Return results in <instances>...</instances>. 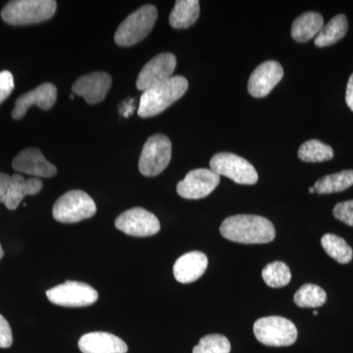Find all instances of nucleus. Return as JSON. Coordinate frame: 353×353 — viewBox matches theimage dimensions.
I'll return each mask as SVG.
<instances>
[{
  "instance_id": "28",
  "label": "nucleus",
  "mask_w": 353,
  "mask_h": 353,
  "mask_svg": "<svg viewBox=\"0 0 353 353\" xmlns=\"http://www.w3.org/2000/svg\"><path fill=\"white\" fill-rule=\"evenodd\" d=\"M231 343L222 334H208L199 341L192 353H230Z\"/></svg>"
},
{
  "instance_id": "1",
  "label": "nucleus",
  "mask_w": 353,
  "mask_h": 353,
  "mask_svg": "<svg viewBox=\"0 0 353 353\" xmlns=\"http://www.w3.org/2000/svg\"><path fill=\"white\" fill-rule=\"evenodd\" d=\"M220 233L227 240L245 245L268 243L276 236L270 220L257 215H234L223 221Z\"/></svg>"
},
{
  "instance_id": "31",
  "label": "nucleus",
  "mask_w": 353,
  "mask_h": 353,
  "mask_svg": "<svg viewBox=\"0 0 353 353\" xmlns=\"http://www.w3.org/2000/svg\"><path fill=\"white\" fill-rule=\"evenodd\" d=\"M13 334L10 325L6 318L0 314V347L8 348L12 345Z\"/></svg>"
},
{
  "instance_id": "4",
  "label": "nucleus",
  "mask_w": 353,
  "mask_h": 353,
  "mask_svg": "<svg viewBox=\"0 0 353 353\" xmlns=\"http://www.w3.org/2000/svg\"><path fill=\"white\" fill-rule=\"evenodd\" d=\"M157 16V7L152 4L141 6L123 21L115 32V43L120 46L139 43L152 31Z\"/></svg>"
},
{
  "instance_id": "6",
  "label": "nucleus",
  "mask_w": 353,
  "mask_h": 353,
  "mask_svg": "<svg viewBox=\"0 0 353 353\" xmlns=\"http://www.w3.org/2000/svg\"><path fill=\"white\" fill-rule=\"evenodd\" d=\"M97 212L94 199L83 190H70L55 202L52 214L58 222L73 224L92 217Z\"/></svg>"
},
{
  "instance_id": "16",
  "label": "nucleus",
  "mask_w": 353,
  "mask_h": 353,
  "mask_svg": "<svg viewBox=\"0 0 353 353\" xmlns=\"http://www.w3.org/2000/svg\"><path fill=\"white\" fill-rule=\"evenodd\" d=\"M14 170L38 178H51L57 175V169L44 158L39 148H30L21 152L14 158Z\"/></svg>"
},
{
  "instance_id": "18",
  "label": "nucleus",
  "mask_w": 353,
  "mask_h": 353,
  "mask_svg": "<svg viewBox=\"0 0 353 353\" xmlns=\"http://www.w3.org/2000/svg\"><path fill=\"white\" fill-rule=\"evenodd\" d=\"M83 353H127L128 345L115 334L94 332L83 334L79 341Z\"/></svg>"
},
{
  "instance_id": "30",
  "label": "nucleus",
  "mask_w": 353,
  "mask_h": 353,
  "mask_svg": "<svg viewBox=\"0 0 353 353\" xmlns=\"http://www.w3.org/2000/svg\"><path fill=\"white\" fill-rule=\"evenodd\" d=\"M14 87L15 85L12 74L9 71L0 72V104L11 94Z\"/></svg>"
},
{
  "instance_id": "13",
  "label": "nucleus",
  "mask_w": 353,
  "mask_h": 353,
  "mask_svg": "<svg viewBox=\"0 0 353 353\" xmlns=\"http://www.w3.org/2000/svg\"><path fill=\"white\" fill-rule=\"evenodd\" d=\"M283 77L284 69L279 62L274 60L264 62L250 75L248 85V92L256 99L266 97L281 82Z\"/></svg>"
},
{
  "instance_id": "17",
  "label": "nucleus",
  "mask_w": 353,
  "mask_h": 353,
  "mask_svg": "<svg viewBox=\"0 0 353 353\" xmlns=\"http://www.w3.org/2000/svg\"><path fill=\"white\" fill-rule=\"evenodd\" d=\"M208 259L201 252H190L182 255L174 264V277L179 283L190 284L203 275Z\"/></svg>"
},
{
  "instance_id": "3",
  "label": "nucleus",
  "mask_w": 353,
  "mask_h": 353,
  "mask_svg": "<svg viewBox=\"0 0 353 353\" xmlns=\"http://www.w3.org/2000/svg\"><path fill=\"white\" fill-rule=\"evenodd\" d=\"M53 0H14L1 11V18L9 25L38 24L50 19L57 12Z\"/></svg>"
},
{
  "instance_id": "7",
  "label": "nucleus",
  "mask_w": 353,
  "mask_h": 353,
  "mask_svg": "<svg viewBox=\"0 0 353 353\" xmlns=\"http://www.w3.org/2000/svg\"><path fill=\"white\" fill-rule=\"evenodd\" d=\"M170 139L164 134H154L146 141L139 161V170L145 176L159 175L171 161Z\"/></svg>"
},
{
  "instance_id": "35",
  "label": "nucleus",
  "mask_w": 353,
  "mask_h": 353,
  "mask_svg": "<svg viewBox=\"0 0 353 353\" xmlns=\"http://www.w3.org/2000/svg\"><path fill=\"white\" fill-rule=\"evenodd\" d=\"M309 192H310V194H314V192H315L314 188H313V187L309 188Z\"/></svg>"
},
{
  "instance_id": "21",
  "label": "nucleus",
  "mask_w": 353,
  "mask_h": 353,
  "mask_svg": "<svg viewBox=\"0 0 353 353\" xmlns=\"http://www.w3.org/2000/svg\"><path fill=\"white\" fill-rule=\"evenodd\" d=\"M199 0H178L172 10L169 22L175 29H187L199 19Z\"/></svg>"
},
{
  "instance_id": "14",
  "label": "nucleus",
  "mask_w": 353,
  "mask_h": 353,
  "mask_svg": "<svg viewBox=\"0 0 353 353\" xmlns=\"http://www.w3.org/2000/svg\"><path fill=\"white\" fill-rule=\"evenodd\" d=\"M112 80L105 72H94L81 77L72 87L74 94L82 97L88 104L103 101L111 87Z\"/></svg>"
},
{
  "instance_id": "23",
  "label": "nucleus",
  "mask_w": 353,
  "mask_h": 353,
  "mask_svg": "<svg viewBox=\"0 0 353 353\" xmlns=\"http://www.w3.org/2000/svg\"><path fill=\"white\" fill-rule=\"evenodd\" d=\"M353 185V170L341 171L322 176L314 185L315 192L319 194H334L347 190Z\"/></svg>"
},
{
  "instance_id": "15",
  "label": "nucleus",
  "mask_w": 353,
  "mask_h": 353,
  "mask_svg": "<svg viewBox=\"0 0 353 353\" xmlns=\"http://www.w3.org/2000/svg\"><path fill=\"white\" fill-rule=\"evenodd\" d=\"M57 99V88L50 83H44L38 88L21 95L15 102L12 111V118L15 120L22 119L28 109L37 105L43 110H50Z\"/></svg>"
},
{
  "instance_id": "12",
  "label": "nucleus",
  "mask_w": 353,
  "mask_h": 353,
  "mask_svg": "<svg viewBox=\"0 0 353 353\" xmlns=\"http://www.w3.org/2000/svg\"><path fill=\"white\" fill-rule=\"evenodd\" d=\"M176 65V57L170 52L161 53L152 58L141 70L137 80L138 90L145 92L168 81L173 75Z\"/></svg>"
},
{
  "instance_id": "19",
  "label": "nucleus",
  "mask_w": 353,
  "mask_h": 353,
  "mask_svg": "<svg viewBox=\"0 0 353 353\" xmlns=\"http://www.w3.org/2000/svg\"><path fill=\"white\" fill-rule=\"evenodd\" d=\"M41 179L30 178L26 180L20 174L11 176L10 185L6 199V206L9 210H15L25 196H34L43 190Z\"/></svg>"
},
{
  "instance_id": "34",
  "label": "nucleus",
  "mask_w": 353,
  "mask_h": 353,
  "mask_svg": "<svg viewBox=\"0 0 353 353\" xmlns=\"http://www.w3.org/2000/svg\"><path fill=\"white\" fill-rule=\"evenodd\" d=\"M3 256V250H2L1 245H0V259Z\"/></svg>"
},
{
  "instance_id": "36",
  "label": "nucleus",
  "mask_w": 353,
  "mask_h": 353,
  "mask_svg": "<svg viewBox=\"0 0 353 353\" xmlns=\"http://www.w3.org/2000/svg\"><path fill=\"white\" fill-rule=\"evenodd\" d=\"M313 315L317 316L318 315V311H313Z\"/></svg>"
},
{
  "instance_id": "2",
  "label": "nucleus",
  "mask_w": 353,
  "mask_h": 353,
  "mask_svg": "<svg viewBox=\"0 0 353 353\" xmlns=\"http://www.w3.org/2000/svg\"><path fill=\"white\" fill-rule=\"evenodd\" d=\"M189 88V82L182 76H173L166 82L148 88L141 94L139 106V116L141 118L153 117L163 112L165 109L179 101Z\"/></svg>"
},
{
  "instance_id": "20",
  "label": "nucleus",
  "mask_w": 353,
  "mask_h": 353,
  "mask_svg": "<svg viewBox=\"0 0 353 353\" xmlns=\"http://www.w3.org/2000/svg\"><path fill=\"white\" fill-rule=\"evenodd\" d=\"M324 27V19L321 14L305 12L294 20L292 28V37L299 43H306L317 37Z\"/></svg>"
},
{
  "instance_id": "10",
  "label": "nucleus",
  "mask_w": 353,
  "mask_h": 353,
  "mask_svg": "<svg viewBox=\"0 0 353 353\" xmlns=\"http://www.w3.org/2000/svg\"><path fill=\"white\" fill-rule=\"evenodd\" d=\"M115 226L132 236H152L160 231L157 216L141 208L129 209L118 216Z\"/></svg>"
},
{
  "instance_id": "5",
  "label": "nucleus",
  "mask_w": 353,
  "mask_h": 353,
  "mask_svg": "<svg viewBox=\"0 0 353 353\" xmlns=\"http://www.w3.org/2000/svg\"><path fill=\"white\" fill-rule=\"evenodd\" d=\"M255 338L267 347H290L296 343V325L280 316L260 318L253 326Z\"/></svg>"
},
{
  "instance_id": "27",
  "label": "nucleus",
  "mask_w": 353,
  "mask_h": 353,
  "mask_svg": "<svg viewBox=\"0 0 353 353\" xmlns=\"http://www.w3.org/2000/svg\"><path fill=\"white\" fill-rule=\"evenodd\" d=\"M262 278L270 288H283L290 282L292 273L284 262L275 261L265 266Z\"/></svg>"
},
{
  "instance_id": "26",
  "label": "nucleus",
  "mask_w": 353,
  "mask_h": 353,
  "mask_svg": "<svg viewBox=\"0 0 353 353\" xmlns=\"http://www.w3.org/2000/svg\"><path fill=\"white\" fill-rule=\"evenodd\" d=\"M327 294L319 285L306 284L303 285L294 296V303L299 307L316 308L324 305Z\"/></svg>"
},
{
  "instance_id": "9",
  "label": "nucleus",
  "mask_w": 353,
  "mask_h": 353,
  "mask_svg": "<svg viewBox=\"0 0 353 353\" xmlns=\"http://www.w3.org/2000/svg\"><path fill=\"white\" fill-rule=\"evenodd\" d=\"M50 303L65 307H83L92 305L99 299V292L85 283L67 281L46 292Z\"/></svg>"
},
{
  "instance_id": "33",
  "label": "nucleus",
  "mask_w": 353,
  "mask_h": 353,
  "mask_svg": "<svg viewBox=\"0 0 353 353\" xmlns=\"http://www.w3.org/2000/svg\"><path fill=\"white\" fill-rule=\"evenodd\" d=\"M345 101L350 110L353 111V73L348 80L347 87V94H345Z\"/></svg>"
},
{
  "instance_id": "24",
  "label": "nucleus",
  "mask_w": 353,
  "mask_h": 353,
  "mask_svg": "<svg viewBox=\"0 0 353 353\" xmlns=\"http://www.w3.org/2000/svg\"><path fill=\"white\" fill-rule=\"evenodd\" d=\"M321 245L327 254L339 263L347 264L352 261V248L341 236L333 234H326L321 239Z\"/></svg>"
},
{
  "instance_id": "25",
  "label": "nucleus",
  "mask_w": 353,
  "mask_h": 353,
  "mask_svg": "<svg viewBox=\"0 0 353 353\" xmlns=\"http://www.w3.org/2000/svg\"><path fill=\"white\" fill-rule=\"evenodd\" d=\"M297 154L304 162L316 163L331 160L334 157V150L331 146L318 139H310L301 145Z\"/></svg>"
},
{
  "instance_id": "11",
  "label": "nucleus",
  "mask_w": 353,
  "mask_h": 353,
  "mask_svg": "<svg viewBox=\"0 0 353 353\" xmlns=\"http://www.w3.org/2000/svg\"><path fill=\"white\" fill-rule=\"evenodd\" d=\"M220 183V176L211 169H194L176 185L179 196L185 199H201L209 196Z\"/></svg>"
},
{
  "instance_id": "8",
  "label": "nucleus",
  "mask_w": 353,
  "mask_h": 353,
  "mask_svg": "<svg viewBox=\"0 0 353 353\" xmlns=\"http://www.w3.org/2000/svg\"><path fill=\"white\" fill-rule=\"evenodd\" d=\"M210 168L218 176H227L240 185H254L259 181L253 165L234 153H217L211 158Z\"/></svg>"
},
{
  "instance_id": "29",
  "label": "nucleus",
  "mask_w": 353,
  "mask_h": 353,
  "mask_svg": "<svg viewBox=\"0 0 353 353\" xmlns=\"http://www.w3.org/2000/svg\"><path fill=\"white\" fill-rule=\"evenodd\" d=\"M334 216L347 226L353 227V201L341 202L334 206Z\"/></svg>"
},
{
  "instance_id": "32",
  "label": "nucleus",
  "mask_w": 353,
  "mask_h": 353,
  "mask_svg": "<svg viewBox=\"0 0 353 353\" xmlns=\"http://www.w3.org/2000/svg\"><path fill=\"white\" fill-rule=\"evenodd\" d=\"M11 176L0 172V203H4L10 185Z\"/></svg>"
},
{
  "instance_id": "22",
  "label": "nucleus",
  "mask_w": 353,
  "mask_h": 353,
  "mask_svg": "<svg viewBox=\"0 0 353 353\" xmlns=\"http://www.w3.org/2000/svg\"><path fill=\"white\" fill-rule=\"evenodd\" d=\"M348 22L347 16L339 14L322 28L315 38V46L318 48H326L338 43L347 34Z\"/></svg>"
}]
</instances>
